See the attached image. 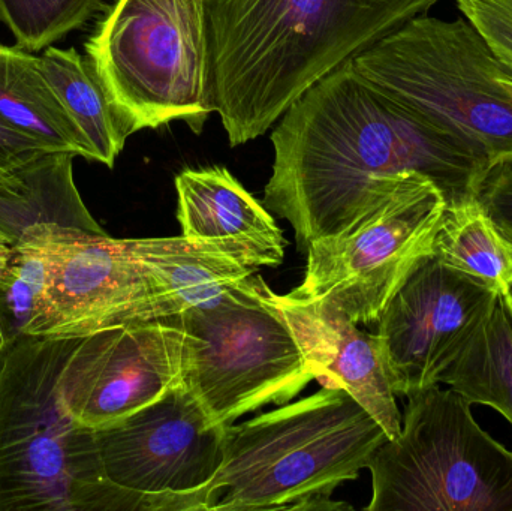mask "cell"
Instances as JSON below:
<instances>
[{
  "label": "cell",
  "mask_w": 512,
  "mask_h": 511,
  "mask_svg": "<svg viewBox=\"0 0 512 511\" xmlns=\"http://www.w3.org/2000/svg\"><path fill=\"white\" fill-rule=\"evenodd\" d=\"M182 236L215 243L251 267L283 263L288 245L270 210L225 167L185 170L176 177Z\"/></svg>",
  "instance_id": "obj_15"
},
{
  "label": "cell",
  "mask_w": 512,
  "mask_h": 511,
  "mask_svg": "<svg viewBox=\"0 0 512 511\" xmlns=\"http://www.w3.org/2000/svg\"><path fill=\"white\" fill-rule=\"evenodd\" d=\"M268 294L291 327L316 381L346 390L381 425L388 440L399 437L402 414L378 333L361 332L328 303L279 296L271 288Z\"/></svg>",
  "instance_id": "obj_14"
},
{
  "label": "cell",
  "mask_w": 512,
  "mask_h": 511,
  "mask_svg": "<svg viewBox=\"0 0 512 511\" xmlns=\"http://www.w3.org/2000/svg\"><path fill=\"white\" fill-rule=\"evenodd\" d=\"M47 291L29 336L83 338L102 330L165 320L131 239L48 228Z\"/></svg>",
  "instance_id": "obj_11"
},
{
  "label": "cell",
  "mask_w": 512,
  "mask_h": 511,
  "mask_svg": "<svg viewBox=\"0 0 512 511\" xmlns=\"http://www.w3.org/2000/svg\"><path fill=\"white\" fill-rule=\"evenodd\" d=\"M54 152L0 117V173L39 153Z\"/></svg>",
  "instance_id": "obj_26"
},
{
  "label": "cell",
  "mask_w": 512,
  "mask_h": 511,
  "mask_svg": "<svg viewBox=\"0 0 512 511\" xmlns=\"http://www.w3.org/2000/svg\"><path fill=\"white\" fill-rule=\"evenodd\" d=\"M466 20L489 42L512 77V0H456Z\"/></svg>",
  "instance_id": "obj_24"
},
{
  "label": "cell",
  "mask_w": 512,
  "mask_h": 511,
  "mask_svg": "<svg viewBox=\"0 0 512 511\" xmlns=\"http://www.w3.org/2000/svg\"><path fill=\"white\" fill-rule=\"evenodd\" d=\"M439 384L493 408L512 426V321L502 300L463 341Z\"/></svg>",
  "instance_id": "obj_20"
},
{
  "label": "cell",
  "mask_w": 512,
  "mask_h": 511,
  "mask_svg": "<svg viewBox=\"0 0 512 511\" xmlns=\"http://www.w3.org/2000/svg\"><path fill=\"white\" fill-rule=\"evenodd\" d=\"M42 65L63 105L86 137L93 161L108 168L116 164L131 131L108 96L89 57L75 48H45Z\"/></svg>",
  "instance_id": "obj_19"
},
{
  "label": "cell",
  "mask_w": 512,
  "mask_h": 511,
  "mask_svg": "<svg viewBox=\"0 0 512 511\" xmlns=\"http://www.w3.org/2000/svg\"><path fill=\"white\" fill-rule=\"evenodd\" d=\"M225 429L182 384L95 432L105 476L146 511H204L224 464Z\"/></svg>",
  "instance_id": "obj_10"
},
{
  "label": "cell",
  "mask_w": 512,
  "mask_h": 511,
  "mask_svg": "<svg viewBox=\"0 0 512 511\" xmlns=\"http://www.w3.org/2000/svg\"><path fill=\"white\" fill-rule=\"evenodd\" d=\"M433 255L448 269L463 273L504 294L512 284V242L477 200L448 206Z\"/></svg>",
  "instance_id": "obj_21"
},
{
  "label": "cell",
  "mask_w": 512,
  "mask_h": 511,
  "mask_svg": "<svg viewBox=\"0 0 512 511\" xmlns=\"http://www.w3.org/2000/svg\"><path fill=\"white\" fill-rule=\"evenodd\" d=\"M183 384V333L173 318L102 330L78 339L60 401L80 426L99 431Z\"/></svg>",
  "instance_id": "obj_12"
},
{
  "label": "cell",
  "mask_w": 512,
  "mask_h": 511,
  "mask_svg": "<svg viewBox=\"0 0 512 511\" xmlns=\"http://www.w3.org/2000/svg\"><path fill=\"white\" fill-rule=\"evenodd\" d=\"M72 152L39 153L0 173V233L14 245L44 228L107 234L74 180Z\"/></svg>",
  "instance_id": "obj_16"
},
{
  "label": "cell",
  "mask_w": 512,
  "mask_h": 511,
  "mask_svg": "<svg viewBox=\"0 0 512 511\" xmlns=\"http://www.w3.org/2000/svg\"><path fill=\"white\" fill-rule=\"evenodd\" d=\"M439 0H209L213 99L233 147L267 134L316 81Z\"/></svg>",
  "instance_id": "obj_2"
},
{
  "label": "cell",
  "mask_w": 512,
  "mask_h": 511,
  "mask_svg": "<svg viewBox=\"0 0 512 511\" xmlns=\"http://www.w3.org/2000/svg\"><path fill=\"white\" fill-rule=\"evenodd\" d=\"M209 0H116L87 57L131 134L183 120L201 134L213 99Z\"/></svg>",
  "instance_id": "obj_6"
},
{
  "label": "cell",
  "mask_w": 512,
  "mask_h": 511,
  "mask_svg": "<svg viewBox=\"0 0 512 511\" xmlns=\"http://www.w3.org/2000/svg\"><path fill=\"white\" fill-rule=\"evenodd\" d=\"M78 339L26 336L0 347V511H146L107 479L96 432L60 401Z\"/></svg>",
  "instance_id": "obj_3"
},
{
  "label": "cell",
  "mask_w": 512,
  "mask_h": 511,
  "mask_svg": "<svg viewBox=\"0 0 512 511\" xmlns=\"http://www.w3.org/2000/svg\"><path fill=\"white\" fill-rule=\"evenodd\" d=\"M12 251H14V243L5 234L0 233V276L5 272L6 266H8Z\"/></svg>",
  "instance_id": "obj_27"
},
{
  "label": "cell",
  "mask_w": 512,
  "mask_h": 511,
  "mask_svg": "<svg viewBox=\"0 0 512 511\" xmlns=\"http://www.w3.org/2000/svg\"><path fill=\"white\" fill-rule=\"evenodd\" d=\"M441 384L408 396L402 431L373 455L369 511H512V452Z\"/></svg>",
  "instance_id": "obj_7"
},
{
  "label": "cell",
  "mask_w": 512,
  "mask_h": 511,
  "mask_svg": "<svg viewBox=\"0 0 512 511\" xmlns=\"http://www.w3.org/2000/svg\"><path fill=\"white\" fill-rule=\"evenodd\" d=\"M387 440L346 390L322 387L227 426L224 464L209 486L204 511L349 509L331 503V494L357 479Z\"/></svg>",
  "instance_id": "obj_4"
},
{
  "label": "cell",
  "mask_w": 512,
  "mask_h": 511,
  "mask_svg": "<svg viewBox=\"0 0 512 511\" xmlns=\"http://www.w3.org/2000/svg\"><path fill=\"white\" fill-rule=\"evenodd\" d=\"M0 117L47 149L93 161L83 132L63 105L41 56L0 42Z\"/></svg>",
  "instance_id": "obj_18"
},
{
  "label": "cell",
  "mask_w": 512,
  "mask_h": 511,
  "mask_svg": "<svg viewBox=\"0 0 512 511\" xmlns=\"http://www.w3.org/2000/svg\"><path fill=\"white\" fill-rule=\"evenodd\" d=\"M44 230L14 245L0 276V347L30 335L47 291L48 248Z\"/></svg>",
  "instance_id": "obj_22"
},
{
  "label": "cell",
  "mask_w": 512,
  "mask_h": 511,
  "mask_svg": "<svg viewBox=\"0 0 512 511\" xmlns=\"http://www.w3.org/2000/svg\"><path fill=\"white\" fill-rule=\"evenodd\" d=\"M447 200L415 171L385 177L366 212L307 246L303 282L291 296L319 300L355 324H376L394 294L435 251Z\"/></svg>",
  "instance_id": "obj_9"
},
{
  "label": "cell",
  "mask_w": 512,
  "mask_h": 511,
  "mask_svg": "<svg viewBox=\"0 0 512 511\" xmlns=\"http://www.w3.org/2000/svg\"><path fill=\"white\" fill-rule=\"evenodd\" d=\"M271 143L273 174L262 204L294 228L300 251L349 227L385 177L424 174L457 206L475 200L492 165L456 132L388 98L352 60L289 105Z\"/></svg>",
  "instance_id": "obj_1"
},
{
  "label": "cell",
  "mask_w": 512,
  "mask_h": 511,
  "mask_svg": "<svg viewBox=\"0 0 512 511\" xmlns=\"http://www.w3.org/2000/svg\"><path fill=\"white\" fill-rule=\"evenodd\" d=\"M499 300L498 291L448 269L435 255L423 261L376 323L396 396L439 384L463 341Z\"/></svg>",
  "instance_id": "obj_13"
},
{
  "label": "cell",
  "mask_w": 512,
  "mask_h": 511,
  "mask_svg": "<svg viewBox=\"0 0 512 511\" xmlns=\"http://www.w3.org/2000/svg\"><path fill=\"white\" fill-rule=\"evenodd\" d=\"M258 275L174 317L183 333V386L216 426L288 404L316 380Z\"/></svg>",
  "instance_id": "obj_8"
},
{
  "label": "cell",
  "mask_w": 512,
  "mask_h": 511,
  "mask_svg": "<svg viewBox=\"0 0 512 511\" xmlns=\"http://www.w3.org/2000/svg\"><path fill=\"white\" fill-rule=\"evenodd\" d=\"M475 200L512 242V156L490 165Z\"/></svg>",
  "instance_id": "obj_25"
},
{
  "label": "cell",
  "mask_w": 512,
  "mask_h": 511,
  "mask_svg": "<svg viewBox=\"0 0 512 511\" xmlns=\"http://www.w3.org/2000/svg\"><path fill=\"white\" fill-rule=\"evenodd\" d=\"M101 8L102 0H0V23L17 47L36 53L83 29Z\"/></svg>",
  "instance_id": "obj_23"
},
{
  "label": "cell",
  "mask_w": 512,
  "mask_h": 511,
  "mask_svg": "<svg viewBox=\"0 0 512 511\" xmlns=\"http://www.w3.org/2000/svg\"><path fill=\"white\" fill-rule=\"evenodd\" d=\"M352 63L388 98L456 132L490 164L512 156L511 74L466 18H412Z\"/></svg>",
  "instance_id": "obj_5"
},
{
  "label": "cell",
  "mask_w": 512,
  "mask_h": 511,
  "mask_svg": "<svg viewBox=\"0 0 512 511\" xmlns=\"http://www.w3.org/2000/svg\"><path fill=\"white\" fill-rule=\"evenodd\" d=\"M502 303H504L505 309H507L508 315H510L512 321V284L511 287L501 294Z\"/></svg>",
  "instance_id": "obj_28"
},
{
  "label": "cell",
  "mask_w": 512,
  "mask_h": 511,
  "mask_svg": "<svg viewBox=\"0 0 512 511\" xmlns=\"http://www.w3.org/2000/svg\"><path fill=\"white\" fill-rule=\"evenodd\" d=\"M165 320L221 297L228 288L254 275L215 243L188 237L131 239Z\"/></svg>",
  "instance_id": "obj_17"
}]
</instances>
